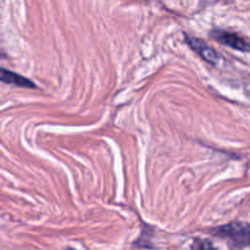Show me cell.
<instances>
[{
  "mask_svg": "<svg viewBox=\"0 0 250 250\" xmlns=\"http://www.w3.org/2000/svg\"><path fill=\"white\" fill-rule=\"evenodd\" d=\"M216 234L222 238H229L237 247L250 244V226L241 222H233L227 226L219 227L216 229Z\"/></svg>",
  "mask_w": 250,
  "mask_h": 250,
  "instance_id": "6da1fadb",
  "label": "cell"
},
{
  "mask_svg": "<svg viewBox=\"0 0 250 250\" xmlns=\"http://www.w3.org/2000/svg\"><path fill=\"white\" fill-rule=\"evenodd\" d=\"M210 36H211L215 41L219 42V43L227 46H231L232 49H236V50L239 51H250L249 42L246 41L243 37L238 36L237 33L221 31V29H215V31H211Z\"/></svg>",
  "mask_w": 250,
  "mask_h": 250,
  "instance_id": "7a4b0ae2",
  "label": "cell"
},
{
  "mask_svg": "<svg viewBox=\"0 0 250 250\" xmlns=\"http://www.w3.org/2000/svg\"><path fill=\"white\" fill-rule=\"evenodd\" d=\"M185 39L187 42L188 45L203 59V60L207 61L208 63H211V65H216L220 61V55L216 50L211 48L210 45H208L204 41L197 38V37H190L189 34L185 33Z\"/></svg>",
  "mask_w": 250,
  "mask_h": 250,
  "instance_id": "3957f363",
  "label": "cell"
},
{
  "mask_svg": "<svg viewBox=\"0 0 250 250\" xmlns=\"http://www.w3.org/2000/svg\"><path fill=\"white\" fill-rule=\"evenodd\" d=\"M1 81L4 83H9V84H15L17 87L23 88H36V84L32 82L28 78L23 77L21 75L12 72V71L6 70V68H1V76H0Z\"/></svg>",
  "mask_w": 250,
  "mask_h": 250,
  "instance_id": "277c9868",
  "label": "cell"
},
{
  "mask_svg": "<svg viewBox=\"0 0 250 250\" xmlns=\"http://www.w3.org/2000/svg\"><path fill=\"white\" fill-rule=\"evenodd\" d=\"M192 250H216L211 242L204 239H195L192 246Z\"/></svg>",
  "mask_w": 250,
  "mask_h": 250,
  "instance_id": "5b68a950",
  "label": "cell"
}]
</instances>
